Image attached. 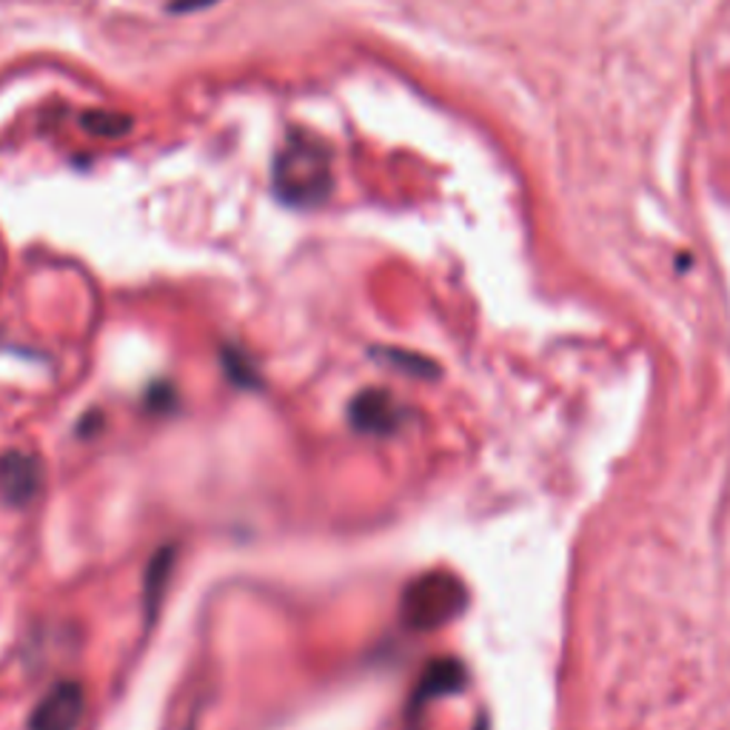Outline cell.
<instances>
[{
  "label": "cell",
  "instance_id": "6da1fadb",
  "mask_svg": "<svg viewBox=\"0 0 730 730\" xmlns=\"http://www.w3.org/2000/svg\"><path fill=\"white\" fill-rule=\"evenodd\" d=\"M274 195L294 209H312L332 191V151L303 129L288 131L272 169Z\"/></svg>",
  "mask_w": 730,
  "mask_h": 730
},
{
  "label": "cell",
  "instance_id": "7a4b0ae2",
  "mask_svg": "<svg viewBox=\"0 0 730 730\" xmlns=\"http://www.w3.org/2000/svg\"><path fill=\"white\" fill-rule=\"evenodd\" d=\"M468 605V588L445 571H431L408 582L399 600V620L408 631H437L454 622Z\"/></svg>",
  "mask_w": 730,
  "mask_h": 730
},
{
  "label": "cell",
  "instance_id": "3957f363",
  "mask_svg": "<svg viewBox=\"0 0 730 730\" xmlns=\"http://www.w3.org/2000/svg\"><path fill=\"white\" fill-rule=\"evenodd\" d=\"M86 713V691L75 679H60L40 697L29 717V730H78Z\"/></svg>",
  "mask_w": 730,
  "mask_h": 730
},
{
  "label": "cell",
  "instance_id": "277c9868",
  "mask_svg": "<svg viewBox=\"0 0 730 730\" xmlns=\"http://www.w3.org/2000/svg\"><path fill=\"white\" fill-rule=\"evenodd\" d=\"M408 411L397 403L392 392L385 388H365L348 403V420L359 434L372 437H388L403 428Z\"/></svg>",
  "mask_w": 730,
  "mask_h": 730
},
{
  "label": "cell",
  "instance_id": "5b68a950",
  "mask_svg": "<svg viewBox=\"0 0 730 730\" xmlns=\"http://www.w3.org/2000/svg\"><path fill=\"white\" fill-rule=\"evenodd\" d=\"M43 485V465L29 451H7L0 456V496L3 502L23 509L38 496Z\"/></svg>",
  "mask_w": 730,
  "mask_h": 730
},
{
  "label": "cell",
  "instance_id": "8992f818",
  "mask_svg": "<svg viewBox=\"0 0 730 730\" xmlns=\"http://www.w3.org/2000/svg\"><path fill=\"white\" fill-rule=\"evenodd\" d=\"M465 684H468V671H465V665L460 659H451V657L434 659V662L423 671V677H420L414 693H411L408 717L423 711L425 704H431L434 699L460 693Z\"/></svg>",
  "mask_w": 730,
  "mask_h": 730
},
{
  "label": "cell",
  "instance_id": "52a82bcc",
  "mask_svg": "<svg viewBox=\"0 0 730 730\" xmlns=\"http://www.w3.org/2000/svg\"><path fill=\"white\" fill-rule=\"evenodd\" d=\"M177 548L164 545L146 565V585H144V605H146V620L155 622L157 611L164 605L166 588H169L171 571H175Z\"/></svg>",
  "mask_w": 730,
  "mask_h": 730
},
{
  "label": "cell",
  "instance_id": "ba28073f",
  "mask_svg": "<svg viewBox=\"0 0 730 730\" xmlns=\"http://www.w3.org/2000/svg\"><path fill=\"white\" fill-rule=\"evenodd\" d=\"M220 363H223V372H226V377L231 379L235 385H240V388H260L263 379H260V372H257V363L251 357H248L243 348L237 346H223L220 348Z\"/></svg>",
  "mask_w": 730,
  "mask_h": 730
},
{
  "label": "cell",
  "instance_id": "9c48e42d",
  "mask_svg": "<svg viewBox=\"0 0 730 730\" xmlns=\"http://www.w3.org/2000/svg\"><path fill=\"white\" fill-rule=\"evenodd\" d=\"M374 357L383 359V363L394 365V368H403L405 374L420 379H434L440 374V365L434 359L423 357V354L414 352H399V348H374Z\"/></svg>",
  "mask_w": 730,
  "mask_h": 730
},
{
  "label": "cell",
  "instance_id": "30bf717a",
  "mask_svg": "<svg viewBox=\"0 0 730 730\" xmlns=\"http://www.w3.org/2000/svg\"><path fill=\"white\" fill-rule=\"evenodd\" d=\"M83 129L95 137H124L131 129V118L124 111H109V109H89L80 118Z\"/></svg>",
  "mask_w": 730,
  "mask_h": 730
},
{
  "label": "cell",
  "instance_id": "8fae6325",
  "mask_svg": "<svg viewBox=\"0 0 730 730\" xmlns=\"http://www.w3.org/2000/svg\"><path fill=\"white\" fill-rule=\"evenodd\" d=\"M146 403H149L151 408L169 411L171 405H175V388H171L169 383H155L149 392H146Z\"/></svg>",
  "mask_w": 730,
  "mask_h": 730
},
{
  "label": "cell",
  "instance_id": "7c38bea8",
  "mask_svg": "<svg viewBox=\"0 0 730 730\" xmlns=\"http://www.w3.org/2000/svg\"><path fill=\"white\" fill-rule=\"evenodd\" d=\"M215 3H220V0H171L169 9H175V12H200V9L215 7Z\"/></svg>",
  "mask_w": 730,
  "mask_h": 730
},
{
  "label": "cell",
  "instance_id": "4fadbf2b",
  "mask_svg": "<svg viewBox=\"0 0 730 730\" xmlns=\"http://www.w3.org/2000/svg\"><path fill=\"white\" fill-rule=\"evenodd\" d=\"M474 730H489V722H485V719H480V722H476V728Z\"/></svg>",
  "mask_w": 730,
  "mask_h": 730
}]
</instances>
